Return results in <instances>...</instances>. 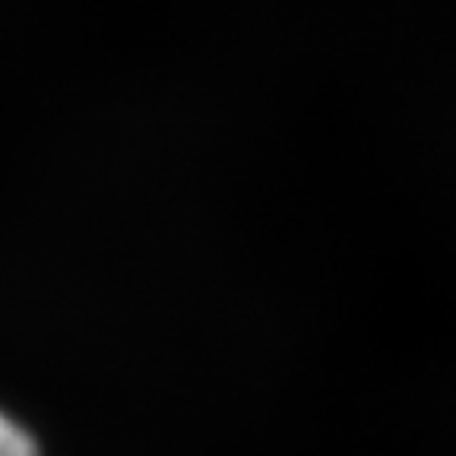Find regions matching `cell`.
Returning a JSON list of instances; mask_svg holds the SVG:
<instances>
[{"label":"cell","instance_id":"6da1fadb","mask_svg":"<svg viewBox=\"0 0 456 456\" xmlns=\"http://www.w3.org/2000/svg\"><path fill=\"white\" fill-rule=\"evenodd\" d=\"M0 456H38L36 437L4 409H0Z\"/></svg>","mask_w":456,"mask_h":456}]
</instances>
